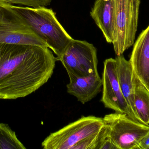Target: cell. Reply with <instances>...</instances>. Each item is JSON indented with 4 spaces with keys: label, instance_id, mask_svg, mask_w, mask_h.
I'll list each match as a JSON object with an SVG mask.
<instances>
[{
    "label": "cell",
    "instance_id": "8fae6325",
    "mask_svg": "<svg viewBox=\"0 0 149 149\" xmlns=\"http://www.w3.org/2000/svg\"><path fill=\"white\" fill-rule=\"evenodd\" d=\"M90 15L108 43L113 42L114 29V0H96Z\"/></svg>",
    "mask_w": 149,
    "mask_h": 149
},
{
    "label": "cell",
    "instance_id": "8992f818",
    "mask_svg": "<svg viewBox=\"0 0 149 149\" xmlns=\"http://www.w3.org/2000/svg\"><path fill=\"white\" fill-rule=\"evenodd\" d=\"M103 126L102 118L82 116L51 134L42 143V147L44 149H71L81 140L99 133Z\"/></svg>",
    "mask_w": 149,
    "mask_h": 149
},
{
    "label": "cell",
    "instance_id": "ac0fdd59",
    "mask_svg": "<svg viewBox=\"0 0 149 149\" xmlns=\"http://www.w3.org/2000/svg\"><path fill=\"white\" fill-rule=\"evenodd\" d=\"M138 149H149V132L142 139Z\"/></svg>",
    "mask_w": 149,
    "mask_h": 149
},
{
    "label": "cell",
    "instance_id": "3957f363",
    "mask_svg": "<svg viewBox=\"0 0 149 149\" xmlns=\"http://www.w3.org/2000/svg\"><path fill=\"white\" fill-rule=\"evenodd\" d=\"M141 0H114V29L112 43L116 56L134 43Z\"/></svg>",
    "mask_w": 149,
    "mask_h": 149
},
{
    "label": "cell",
    "instance_id": "9a60e30c",
    "mask_svg": "<svg viewBox=\"0 0 149 149\" xmlns=\"http://www.w3.org/2000/svg\"><path fill=\"white\" fill-rule=\"evenodd\" d=\"M102 128L97 134L81 140L75 144L71 149H98L103 134Z\"/></svg>",
    "mask_w": 149,
    "mask_h": 149
},
{
    "label": "cell",
    "instance_id": "277c9868",
    "mask_svg": "<svg viewBox=\"0 0 149 149\" xmlns=\"http://www.w3.org/2000/svg\"><path fill=\"white\" fill-rule=\"evenodd\" d=\"M102 119L105 135L118 149H138L142 139L149 132V125L135 121L126 114L116 112Z\"/></svg>",
    "mask_w": 149,
    "mask_h": 149
},
{
    "label": "cell",
    "instance_id": "2e32d148",
    "mask_svg": "<svg viewBox=\"0 0 149 149\" xmlns=\"http://www.w3.org/2000/svg\"><path fill=\"white\" fill-rule=\"evenodd\" d=\"M52 1V0H0V3L36 8L46 7L50 4Z\"/></svg>",
    "mask_w": 149,
    "mask_h": 149
},
{
    "label": "cell",
    "instance_id": "9c48e42d",
    "mask_svg": "<svg viewBox=\"0 0 149 149\" xmlns=\"http://www.w3.org/2000/svg\"><path fill=\"white\" fill-rule=\"evenodd\" d=\"M129 61L134 73L149 90V25L135 43Z\"/></svg>",
    "mask_w": 149,
    "mask_h": 149
},
{
    "label": "cell",
    "instance_id": "ba28073f",
    "mask_svg": "<svg viewBox=\"0 0 149 149\" xmlns=\"http://www.w3.org/2000/svg\"><path fill=\"white\" fill-rule=\"evenodd\" d=\"M102 81V94L101 101L104 106L116 113L126 114L134 120L140 122L128 105L121 90L115 59H107L104 61Z\"/></svg>",
    "mask_w": 149,
    "mask_h": 149
},
{
    "label": "cell",
    "instance_id": "5b68a950",
    "mask_svg": "<svg viewBox=\"0 0 149 149\" xmlns=\"http://www.w3.org/2000/svg\"><path fill=\"white\" fill-rule=\"evenodd\" d=\"M0 43L48 47L10 4L1 3Z\"/></svg>",
    "mask_w": 149,
    "mask_h": 149
},
{
    "label": "cell",
    "instance_id": "4fadbf2b",
    "mask_svg": "<svg viewBox=\"0 0 149 149\" xmlns=\"http://www.w3.org/2000/svg\"><path fill=\"white\" fill-rule=\"evenodd\" d=\"M134 101L136 113L141 123L149 124V90L133 73Z\"/></svg>",
    "mask_w": 149,
    "mask_h": 149
},
{
    "label": "cell",
    "instance_id": "30bf717a",
    "mask_svg": "<svg viewBox=\"0 0 149 149\" xmlns=\"http://www.w3.org/2000/svg\"><path fill=\"white\" fill-rule=\"evenodd\" d=\"M69 77L67 92L82 104L92 100L101 91L102 81L99 73L86 77Z\"/></svg>",
    "mask_w": 149,
    "mask_h": 149
},
{
    "label": "cell",
    "instance_id": "7c38bea8",
    "mask_svg": "<svg viewBox=\"0 0 149 149\" xmlns=\"http://www.w3.org/2000/svg\"><path fill=\"white\" fill-rule=\"evenodd\" d=\"M115 59L117 76L121 90L128 105L138 118L134 106L133 81L134 71L130 61L127 60L123 54L117 56Z\"/></svg>",
    "mask_w": 149,
    "mask_h": 149
},
{
    "label": "cell",
    "instance_id": "7a4b0ae2",
    "mask_svg": "<svg viewBox=\"0 0 149 149\" xmlns=\"http://www.w3.org/2000/svg\"><path fill=\"white\" fill-rule=\"evenodd\" d=\"M10 5L23 17L32 30L45 42L59 61L65 50L74 38L59 22L53 10L45 7L33 8Z\"/></svg>",
    "mask_w": 149,
    "mask_h": 149
},
{
    "label": "cell",
    "instance_id": "5bb4252c",
    "mask_svg": "<svg viewBox=\"0 0 149 149\" xmlns=\"http://www.w3.org/2000/svg\"><path fill=\"white\" fill-rule=\"evenodd\" d=\"M8 124L0 123V149H25Z\"/></svg>",
    "mask_w": 149,
    "mask_h": 149
},
{
    "label": "cell",
    "instance_id": "e0dca14e",
    "mask_svg": "<svg viewBox=\"0 0 149 149\" xmlns=\"http://www.w3.org/2000/svg\"><path fill=\"white\" fill-rule=\"evenodd\" d=\"M102 130L103 134L98 146V149H118L110 138L105 135L103 127Z\"/></svg>",
    "mask_w": 149,
    "mask_h": 149
},
{
    "label": "cell",
    "instance_id": "52a82bcc",
    "mask_svg": "<svg viewBox=\"0 0 149 149\" xmlns=\"http://www.w3.org/2000/svg\"><path fill=\"white\" fill-rule=\"evenodd\" d=\"M61 61L69 76L86 77L98 73L97 50L93 44L73 39L65 50Z\"/></svg>",
    "mask_w": 149,
    "mask_h": 149
},
{
    "label": "cell",
    "instance_id": "6da1fadb",
    "mask_svg": "<svg viewBox=\"0 0 149 149\" xmlns=\"http://www.w3.org/2000/svg\"><path fill=\"white\" fill-rule=\"evenodd\" d=\"M56 57L48 47L0 43V99L23 98L47 83Z\"/></svg>",
    "mask_w": 149,
    "mask_h": 149
}]
</instances>
